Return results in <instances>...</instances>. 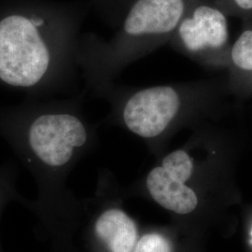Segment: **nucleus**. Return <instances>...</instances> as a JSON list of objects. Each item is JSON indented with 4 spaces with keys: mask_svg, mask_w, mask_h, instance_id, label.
<instances>
[{
    "mask_svg": "<svg viewBox=\"0 0 252 252\" xmlns=\"http://www.w3.org/2000/svg\"><path fill=\"white\" fill-rule=\"evenodd\" d=\"M0 136L36 181V200L26 199L23 206L36 217L38 234L50 245L49 252H63V180L88 143L87 126L65 102L27 97L15 106L0 107Z\"/></svg>",
    "mask_w": 252,
    "mask_h": 252,
    "instance_id": "f257e3e1",
    "label": "nucleus"
},
{
    "mask_svg": "<svg viewBox=\"0 0 252 252\" xmlns=\"http://www.w3.org/2000/svg\"><path fill=\"white\" fill-rule=\"evenodd\" d=\"M70 33L54 16L11 11L0 16V86L31 98H49L63 87Z\"/></svg>",
    "mask_w": 252,
    "mask_h": 252,
    "instance_id": "f03ea898",
    "label": "nucleus"
},
{
    "mask_svg": "<svg viewBox=\"0 0 252 252\" xmlns=\"http://www.w3.org/2000/svg\"><path fill=\"white\" fill-rule=\"evenodd\" d=\"M193 169L188 153L176 151L168 154L162 166L153 169L147 178V187L153 198L162 207L178 214H188L197 207V196L185 185Z\"/></svg>",
    "mask_w": 252,
    "mask_h": 252,
    "instance_id": "7ed1b4c3",
    "label": "nucleus"
},
{
    "mask_svg": "<svg viewBox=\"0 0 252 252\" xmlns=\"http://www.w3.org/2000/svg\"><path fill=\"white\" fill-rule=\"evenodd\" d=\"M180 97L171 87H153L127 101L123 117L130 131L142 137L160 135L176 116Z\"/></svg>",
    "mask_w": 252,
    "mask_h": 252,
    "instance_id": "20e7f679",
    "label": "nucleus"
},
{
    "mask_svg": "<svg viewBox=\"0 0 252 252\" xmlns=\"http://www.w3.org/2000/svg\"><path fill=\"white\" fill-rule=\"evenodd\" d=\"M183 10L182 0H138L126 17L125 31L131 36L170 32Z\"/></svg>",
    "mask_w": 252,
    "mask_h": 252,
    "instance_id": "39448f33",
    "label": "nucleus"
},
{
    "mask_svg": "<svg viewBox=\"0 0 252 252\" xmlns=\"http://www.w3.org/2000/svg\"><path fill=\"white\" fill-rule=\"evenodd\" d=\"M180 35L185 47L192 53L206 48H220L228 38L225 16L218 9L201 6L191 18L181 23Z\"/></svg>",
    "mask_w": 252,
    "mask_h": 252,
    "instance_id": "423d86ee",
    "label": "nucleus"
},
{
    "mask_svg": "<svg viewBox=\"0 0 252 252\" xmlns=\"http://www.w3.org/2000/svg\"><path fill=\"white\" fill-rule=\"evenodd\" d=\"M95 237L108 252H133L136 242L134 221L117 208L103 212L94 223Z\"/></svg>",
    "mask_w": 252,
    "mask_h": 252,
    "instance_id": "0eeeda50",
    "label": "nucleus"
},
{
    "mask_svg": "<svg viewBox=\"0 0 252 252\" xmlns=\"http://www.w3.org/2000/svg\"><path fill=\"white\" fill-rule=\"evenodd\" d=\"M17 175L18 169L15 162L9 161L0 165V217L10 202L17 201L23 204L26 199L17 190Z\"/></svg>",
    "mask_w": 252,
    "mask_h": 252,
    "instance_id": "6e6552de",
    "label": "nucleus"
},
{
    "mask_svg": "<svg viewBox=\"0 0 252 252\" xmlns=\"http://www.w3.org/2000/svg\"><path fill=\"white\" fill-rule=\"evenodd\" d=\"M232 59L241 69L252 71V30L245 31L232 50Z\"/></svg>",
    "mask_w": 252,
    "mask_h": 252,
    "instance_id": "1a4fd4ad",
    "label": "nucleus"
},
{
    "mask_svg": "<svg viewBox=\"0 0 252 252\" xmlns=\"http://www.w3.org/2000/svg\"><path fill=\"white\" fill-rule=\"evenodd\" d=\"M133 252H172L168 241L157 234H146L137 242Z\"/></svg>",
    "mask_w": 252,
    "mask_h": 252,
    "instance_id": "9d476101",
    "label": "nucleus"
},
{
    "mask_svg": "<svg viewBox=\"0 0 252 252\" xmlns=\"http://www.w3.org/2000/svg\"><path fill=\"white\" fill-rule=\"evenodd\" d=\"M235 3L244 9H252V0H234Z\"/></svg>",
    "mask_w": 252,
    "mask_h": 252,
    "instance_id": "9b49d317",
    "label": "nucleus"
}]
</instances>
